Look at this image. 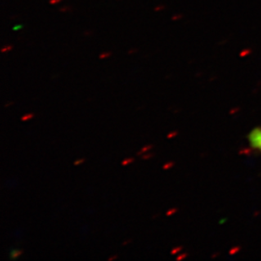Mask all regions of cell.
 I'll list each match as a JSON object with an SVG mask.
<instances>
[{
    "label": "cell",
    "mask_w": 261,
    "mask_h": 261,
    "mask_svg": "<svg viewBox=\"0 0 261 261\" xmlns=\"http://www.w3.org/2000/svg\"><path fill=\"white\" fill-rule=\"evenodd\" d=\"M13 46L12 45H6L5 47L2 48V53H6L9 52L10 50L12 49Z\"/></svg>",
    "instance_id": "5b68a950"
},
{
    "label": "cell",
    "mask_w": 261,
    "mask_h": 261,
    "mask_svg": "<svg viewBox=\"0 0 261 261\" xmlns=\"http://www.w3.org/2000/svg\"><path fill=\"white\" fill-rule=\"evenodd\" d=\"M12 104L13 102H10V103L6 104V105H5V107H9L10 106V105H12Z\"/></svg>",
    "instance_id": "cb8c5ba5"
},
{
    "label": "cell",
    "mask_w": 261,
    "mask_h": 261,
    "mask_svg": "<svg viewBox=\"0 0 261 261\" xmlns=\"http://www.w3.org/2000/svg\"><path fill=\"white\" fill-rule=\"evenodd\" d=\"M185 256H186V254H184V255H181V256L178 257V258H177V259H184V258H185Z\"/></svg>",
    "instance_id": "ffe728a7"
},
{
    "label": "cell",
    "mask_w": 261,
    "mask_h": 261,
    "mask_svg": "<svg viewBox=\"0 0 261 261\" xmlns=\"http://www.w3.org/2000/svg\"><path fill=\"white\" fill-rule=\"evenodd\" d=\"M117 259V256L111 257V258H109V260H112V259Z\"/></svg>",
    "instance_id": "7402d4cb"
},
{
    "label": "cell",
    "mask_w": 261,
    "mask_h": 261,
    "mask_svg": "<svg viewBox=\"0 0 261 261\" xmlns=\"http://www.w3.org/2000/svg\"><path fill=\"white\" fill-rule=\"evenodd\" d=\"M248 139L251 148L261 153V127L252 129L251 132H249Z\"/></svg>",
    "instance_id": "6da1fadb"
},
{
    "label": "cell",
    "mask_w": 261,
    "mask_h": 261,
    "mask_svg": "<svg viewBox=\"0 0 261 261\" xmlns=\"http://www.w3.org/2000/svg\"><path fill=\"white\" fill-rule=\"evenodd\" d=\"M62 0H50L49 3L51 5H56L58 3L61 2Z\"/></svg>",
    "instance_id": "4fadbf2b"
},
{
    "label": "cell",
    "mask_w": 261,
    "mask_h": 261,
    "mask_svg": "<svg viewBox=\"0 0 261 261\" xmlns=\"http://www.w3.org/2000/svg\"><path fill=\"white\" fill-rule=\"evenodd\" d=\"M112 55L111 52H105L102 53L101 55H100V56H99V58L101 59H106V58L110 57Z\"/></svg>",
    "instance_id": "277c9868"
},
{
    "label": "cell",
    "mask_w": 261,
    "mask_h": 261,
    "mask_svg": "<svg viewBox=\"0 0 261 261\" xmlns=\"http://www.w3.org/2000/svg\"><path fill=\"white\" fill-rule=\"evenodd\" d=\"M20 28H21V25H19V27H15V28H14V30L20 29Z\"/></svg>",
    "instance_id": "603a6c76"
},
{
    "label": "cell",
    "mask_w": 261,
    "mask_h": 261,
    "mask_svg": "<svg viewBox=\"0 0 261 261\" xmlns=\"http://www.w3.org/2000/svg\"><path fill=\"white\" fill-rule=\"evenodd\" d=\"M177 135V132H173L172 134H169L168 136V138H172L173 136H176Z\"/></svg>",
    "instance_id": "ac0fdd59"
},
{
    "label": "cell",
    "mask_w": 261,
    "mask_h": 261,
    "mask_svg": "<svg viewBox=\"0 0 261 261\" xmlns=\"http://www.w3.org/2000/svg\"><path fill=\"white\" fill-rule=\"evenodd\" d=\"M92 34V32L91 31H87V32H85V35L86 36H88V35Z\"/></svg>",
    "instance_id": "d6986e66"
},
{
    "label": "cell",
    "mask_w": 261,
    "mask_h": 261,
    "mask_svg": "<svg viewBox=\"0 0 261 261\" xmlns=\"http://www.w3.org/2000/svg\"><path fill=\"white\" fill-rule=\"evenodd\" d=\"M152 148V145H146L145 147H144L142 150H141V151H139L138 153H137V155H141V154H143V153H145V151H147V150H150V149H151Z\"/></svg>",
    "instance_id": "3957f363"
},
{
    "label": "cell",
    "mask_w": 261,
    "mask_h": 261,
    "mask_svg": "<svg viewBox=\"0 0 261 261\" xmlns=\"http://www.w3.org/2000/svg\"><path fill=\"white\" fill-rule=\"evenodd\" d=\"M181 17H182V15H175V16H173V17L172 18V20H178V19H180Z\"/></svg>",
    "instance_id": "e0dca14e"
},
{
    "label": "cell",
    "mask_w": 261,
    "mask_h": 261,
    "mask_svg": "<svg viewBox=\"0 0 261 261\" xmlns=\"http://www.w3.org/2000/svg\"><path fill=\"white\" fill-rule=\"evenodd\" d=\"M177 212V209H173L171 210V211H169V212H168V213H167V215L168 216H171V215H173L174 212Z\"/></svg>",
    "instance_id": "5bb4252c"
},
{
    "label": "cell",
    "mask_w": 261,
    "mask_h": 261,
    "mask_svg": "<svg viewBox=\"0 0 261 261\" xmlns=\"http://www.w3.org/2000/svg\"><path fill=\"white\" fill-rule=\"evenodd\" d=\"M33 117H34V114H27V115H25V116H23L22 118H21V120H29V119H31V118H33Z\"/></svg>",
    "instance_id": "8992f818"
},
{
    "label": "cell",
    "mask_w": 261,
    "mask_h": 261,
    "mask_svg": "<svg viewBox=\"0 0 261 261\" xmlns=\"http://www.w3.org/2000/svg\"><path fill=\"white\" fill-rule=\"evenodd\" d=\"M154 155V153H150V154H146V155H142V159L143 160H146V159H150V158H152Z\"/></svg>",
    "instance_id": "ba28073f"
},
{
    "label": "cell",
    "mask_w": 261,
    "mask_h": 261,
    "mask_svg": "<svg viewBox=\"0 0 261 261\" xmlns=\"http://www.w3.org/2000/svg\"><path fill=\"white\" fill-rule=\"evenodd\" d=\"M173 166V163H167V164H165V165L163 166V169L167 170V169H169V168H172Z\"/></svg>",
    "instance_id": "9c48e42d"
},
{
    "label": "cell",
    "mask_w": 261,
    "mask_h": 261,
    "mask_svg": "<svg viewBox=\"0 0 261 261\" xmlns=\"http://www.w3.org/2000/svg\"><path fill=\"white\" fill-rule=\"evenodd\" d=\"M85 159H79V160L74 162V165H79L81 163H83L85 162Z\"/></svg>",
    "instance_id": "8fae6325"
},
{
    "label": "cell",
    "mask_w": 261,
    "mask_h": 261,
    "mask_svg": "<svg viewBox=\"0 0 261 261\" xmlns=\"http://www.w3.org/2000/svg\"><path fill=\"white\" fill-rule=\"evenodd\" d=\"M130 241L131 240H127V241L123 243V245H125V244H128V243H130Z\"/></svg>",
    "instance_id": "44dd1931"
},
{
    "label": "cell",
    "mask_w": 261,
    "mask_h": 261,
    "mask_svg": "<svg viewBox=\"0 0 261 261\" xmlns=\"http://www.w3.org/2000/svg\"><path fill=\"white\" fill-rule=\"evenodd\" d=\"M182 249V248L179 247V248H177V249H173V251H172V254H176V253H177V252L179 251L180 249Z\"/></svg>",
    "instance_id": "2e32d148"
},
{
    "label": "cell",
    "mask_w": 261,
    "mask_h": 261,
    "mask_svg": "<svg viewBox=\"0 0 261 261\" xmlns=\"http://www.w3.org/2000/svg\"><path fill=\"white\" fill-rule=\"evenodd\" d=\"M135 159L134 158H128V159H125V160L123 161V163H122V165L125 166L128 163H133Z\"/></svg>",
    "instance_id": "52a82bcc"
},
{
    "label": "cell",
    "mask_w": 261,
    "mask_h": 261,
    "mask_svg": "<svg viewBox=\"0 0 261 261\" xmlns=\"http://www.w3.org/2000/svg\"><path fill=\"white\" fill-rule=\"evenodd\" d=\"M137 51H138V50L136 49V48H134V49L128 50V55H133V54H135V53L137 52Z\"/></svg>",
    "instance_id": "9a60e30c"
},
{
    "label": "cell",
    "mask_w": 261,
    "mask_h": 261,
    "mask_svg": "<svg viewBox=\"0 0 261 261\" xmlns=\"http://www.w3.org/2000/svg\"><path fill=\"white\" fill-rule=\"evenodd\" d=\"M69 10H70V8L69 7H63V8H60V9H59V11H60V12H67V11H69Z\"/></svg>",
    "instance_id": "30bf717a"
},
{
    "label": "cell",
    "mask_w": 261,
    "mask_h": 261,
    "mask_svg": "<svg viewBox=\"0 0 261 261\" xmlns=\"http://www.w3.org/2000/svg\"><path fill=\"white\" fill-rule=\"evenodd\" d=\"M164 6L163 5H160V6H158V7H155V9H154V10L155 11H160V10H163L164 9Z\"/></svg>",
    "instance_id": "7c38bea8"
},
{
    "label": "cell",
    "mask_w": 261,
    "mask_h": 261,
    "mask_svg": "<svg viewBox=\"0 0 261 261\" xmlns=\"http://www.w3.org/2000/svg\"><path fill=\"white\" fill-rule=\"evenodd\" d=\"M23 254L22 250H17V249H12L10 252V259H17L18 257H20Z\"/></svg>",
    "instance_id": "7a4b0ae2"
}]
</instances>
